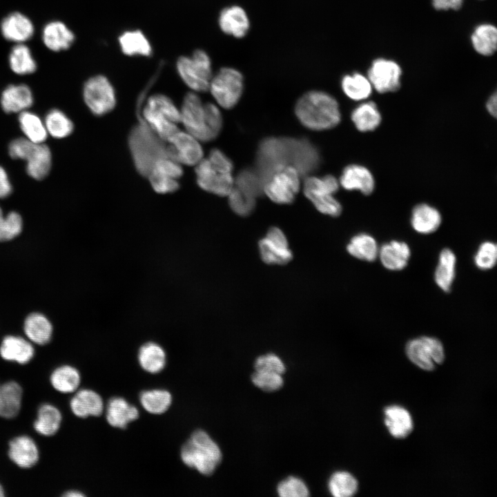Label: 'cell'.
I'll list each match as a JSON object with an SVG mask.
<instances>
[{
	"mask_svg": "<svg viewBox=\"0 0 497 497\" xmlns=\"http://www.w3.org/2000/svg\"><path fill=\"white\" fill-rule=\"evenodd\" d=\"M179 111L186 131L199 142L211 141L220 133L222 118L220 110L213 104H204L196 93L185 95Z\"/></svg>",
	"mask_w": 497,
	"mask_h": 497,
	"instance_id": "obj_1",
	"label": "cell"
},
{
	"mask_svg": "<svg viewBox=\"0 0 497 497\" xmlns=\"http://www.w3.org/2000/svg\"><path fill=\"white\" fill-rule=\"evenodd\" d=\"M295 114L306 128L322 130L337 126L340 121L339 106L330 95L321 91H310L298 101Z\"/></svg>",
	"mask_w": 497,
	"mask_h": 497,
	"instance_id": "obj_2",
	"label": "cell"
},
{
	"mask_svg": "<svg viewBox=\"0 0 497 497\" xmlns=\"http://www.w3.org/2000/svg\"><path fill=\"white\" fill-rule=\"evenodd\" d=\"M233 164L221 150H212L208 157L195 165L197 183L203 190L227 196L234 185Z\"/></svg>",
	"mask_w": 497,
	"mask_h": 497,
	"instance_id": "obj_3",
	"label": "cell"
},
{
	"mask_svg": "<svg viewBox=\"0 0 497 497\" xmlns=\"http://www.w3.org/2000/svg\"><path fill=\"white\" fill-rule=\"evenodd\" d=\"M128 146L135 166L144 177H147L157 160L168 157L166 142L143 121L130 131Z\"/></svg>",
	"mask_w": 497,
	"mask_h": 497,
	"instance_id": "obj_4",
	"label": "cell"
},
{
	"mask_svg": "<svg viewBox=\"0 0 497 497\" xmlns=\"http://www.w3.org/2000/svg\"><path fill=\"white\" fill-rule=\"evenodd\" d=\"M180 456L186 466L206 476L215 471L222 458L217 444L202 429L191 435L181 449Z\"/></svg>",
	"mask_w": 497,
	"mask_h": 497,
	"instance_id": "obj_5",
	"label": "cell"
},
{
	"mask_svg": "<svg viewBox=\"0 0 497 497\" xmlns=\"http://www.w3.org/2000/svg\"><path fill=\"white\" fill-rule=\"evenodd\" d=\"M142 115L143 122L166 142L179 130L180 111L165 95L150 96L144 107Z\"/></svg>",
	"mask_w": 497,
	"mask_h": 497,
	"instance_id": "obj_6",
	"label": "cell"
},
{
	"mask_svg": "<svg viewBox=\"0 0 497 497\" xmlns=\"http://www.w3.org/2000/svg\"><path fill=\"white\" fill-rule=\"evenodd\" d=\"M10 156L27 162V173L37 180L45 178L51 167V153L43 143L32 142L26 137L14 139L9 145Z\"/></svg>",
	"mask_w": 497,
	"mask_h": 497,
	"instance_id": "obj_7",
	"label": "cell"
},
{
	"mask_svg": "<svg viewBox=\"0 0 497 497\" xmlns=\"http://www.w3.org/2000/svg\"><path fill=\"white\" fill-rule=\"evenodd\" d=\"M294 139L268 138L260 144L256 159V170L264 181L274 171L291 166Z\"/></svg>",
	"mask_w": 497,
	"mask_h": 497,
	"instance_id": "obj_8",
	"label": "cell"
},
{
	"mask_svg": "<svg viewBox=\"0 0 497 497\" xmlns=\"http://www.w3.org/2000/svg\"><path fill=\"white\" fill-rule=\"evenodd\" d=\"M177 71L184 83L195 92H206L212 79L211 61L202 50H196L191 57L182 56L176 64Z\"/></svg>",
	"mask_w": 497,
	"mask_h": 497,
	"instance_id": "obj_9",
	"label": "cell"
},
{
	"mask_svg": "<svg viewBox=\"0 0 497 497\" xmlns=\"http://www.w3.org/2000/svg\"><path fill=\"white\" fill-rule=\"evenodd\" d=\"M339 184L332 175L323 177H310L304 184V193L320 213L337 217L341 214L342 206L333 197Z\"/></svg>",
	"mask_w": 497,
	"mask_h": 497,
	"instance_id": "obj_10",
	"label": "cell"
},
{
	"mask_svg": "<svg viewBox=\"0 0 497 497\" xmlns=\"http://www.w3.org/2000/svg\"><path fill=\"white\" fill-rule=\"evenodd\" d=\"M298 171L292 166H286L272 173L264 181L263 191L277 204H291L300 188Z\"/></svg>",
	"mask_w": 497,
	"mask_h": 497,
	"instance_id": "obj_11",
	"label": "cell"
},
{
	"mask_svg": "<svg viewBox=\"0 0 497 497\" xmlns=\"http://www.w3.org/2000/svg\"><path fill=\"white\" fill-rule=\"evenodd\" d=\"M208 90L220 106L231 108L242 95V75L234 68H222L212 77Z\"/></svg>",
	"mask_w": 497,
	"mask_h": 497,
	"instance_id": "obj_12",
	"label": "cell"
},
{
	"mask_svg": "<svg viewBox=\"0 0 497 497\" xmlns=\"http://www.w3.org/2000/svg\"><path fill=\"white\" fill-rule=\"evenodd\" d=\"M83 97L87 106L95 115H106L116 105L115 89L104 75H95L85 82Z\"/></svg>",
	"mask_w": 497,
	"mask_h": 497,
	"instance_id": "obj_13",
	"label": "cell"
},
{
	"mask_svg": "<svg viewBox=\"0 0 497 497\" xmlns=\"http://www.w3.org/2000/svg\"><path fill=\"white\" fill-rule=\"evenodd\" d=\"M409 359L426 371H432L445 359L442 342L436 338L423 336L413 339L406 346Z\"/></svg>",
	"mask_w": 497,
	"mask_h": 497,
	"instance_id": "obj_14",
	"label": "cell"
},
{
	"mask_svg": "<svg viewBox=\"0 0 497 497\" xmlns=\"http://www.w3.org/2000/svg\"><path fill=\"white\" fill-rule=\"evenodd\" d=\"M402 74V68L396 61L380 57L372 61L367 77L378 92L386 93L400 88Z\"/></svg>",
	"mask_w": 497,
	"mask_h": 497,
	"instance_id": "obj_15",
	"label": "cell"
},
{
	"mask_svg": "<svg viewBox=\"0 0 497 497\" xmlns=\"http://www.w3.org/2000/svg\"><path fill=\"white\" fill-rule=\"evenodd\" d=\"M168 157L181 165L195 166L203 159L199 141L186 131L178 130L166 141Z\"/></svg>",
	"mask_w": 497,
	"mask_h": 497,
	"instance_id": "obj_16",
	"label": "cell"
},
{
	"mask_svg": "<svg viewBox=\"0 0 497 497\" xmlns=\"http://www.w3.org/2000/svg\"><path fill=\"white\" fill-rule=\"evenodd\" d=\"M260 257L267 264L284 265L293 259L284 232L277 227H271L258 242Z\"/></svg>",
	"mask_w": 497,
	"mask_h": 497,
	"instance_id": "obj_17",
	"label": "cell"
},
{
	"mask_svg": "<svg viewBox=\"0 0 497 497\" xmlns=\"http://www.w3.org/2000/svg\"><path fill=\"white\" fill-rule=\"evenodd\" d=\"M0 30L5 39L15 44L25 43L33 36L35 27L27 16L19 12H13L2 19Z\"/></svg>",
	"mask_w": 497,
	"mask_h": 497,
	"instance_id": "obj_18",
	"label": "cell"
},
{
	"mask_svg": "<svg viewBox=\"0 0 497 497\" xmlns=\"http://www.w3.org/2000/svg\"><path fill=\"white\" fill-rule=\"evenodd\" d=\"M41 39L48 49L53 52H60L71 47L75 36L64 22L52 21L43 28Z\"/></svg>",
	"mask_w": 497,
	"mask_h": 497,
	"instance_id": "obj_19",
	"label": "cell"
},
{
	"mask_svg": "<svg viewBox=\"0 0 497 497\" xmlns=\"http://www.w3.org/2000/svg\"><path fill=\"white\" fill-rule=\"evenodd\" d=\"M342 186L348 191H359L364 195H370L375 188V179L366 167L352 164L342 171L340 179Z\"/></svg>",
	"mask_w": 497,
	"mask_h": 497,
	"instance_id": "obj_20",
	"label": "cell"
},
{
	"mask_svg": "<svg viewBox=\"0 0 497 497\" xmlns=\"http://www.w3.org/2000/svg\"><path fill=\"white\" fill-rule=\"evenodd\" d=\"M218 23L225 34L236 38L244 37L249 29V20L244 10L238 6L225 8L220 14Z\"/></svg>",
	"mask_w": 497,
	"mask_h": 497,
	"instance_id": "obj_21",
	"label": "cell"
},
{
	"mask_svg": "<svg viewBox=\"0 0 497 497\" xmlns=\"http://www.w3.org/2000/svg\"><path fill=\"white\" fill-rule=\"evenodd\" d=\"M8 456L21 468H30L39 460V451L35 441L29 436H20L9 442Z\"/></svg>",
	"mask_w": 497,
	"mask_h": 497,
	"instance_id": "obj_22",
	"label": "cell"
},
{
	"mask_svg": "<svg viewBox=\"0 0 497 497\" xmlns=\"http://www.w3.org/2000/svg\"><path fill=\"white\" fill-rule=\"evenodd\" d=\"M139 417L136 407L121 397H113L106 405V418L108 423L116 428L125 429L130 422Z\"/></svg>",
	"mask_w": 497,
	"mask_h": 497,
	"instance_id": "obj_23",
	"label": "cell"
},
{
	"mask_svg": "<svg viewBox=\"0 0 497 497\" xmlns=\"http://www.w3.org/2000/svg\"><path fill=\"white\" fill-rule=\"evenodd\" d=\"M72 413L77 417L99 416L104 411V402L97 392L90 389L78 391L70 402Z\"/></svg>",
	"mask_w": 497,
	"mask_h": 497,
	"instance_id": "obj_24",
	"label": "cell"
},
{
	"mask_svg": "<svg viewBox=\"0 0 497 497\" xmlns=\"http://www.w3.org/2000/svg\"><path fill=\"white\" fill-rule=\"evenodd\" d=\"M32 103V91L25 84L8 86L4 89L1 97V107L8 113L26 110Z\"/></svg>",
	"mask_w": 497,
	"mask_h": 497,
	"instance_id": "obj_25",
	"label": "cell"
},
{
	"mask_svg": "<svg viewBox=\"0 0 497 497\" xmlns=\"http://www.w3.org/2000/svg\"><path fill=\"white\" fill-rule=\"evenodd\" d=\"M378 255L386 269L400 271L407 265L411 251L407 243L393 240L382 246L379 249Z\"/></svg>",
	"mask_w": 497,
	"mask_h": 497,
	"instance_id": "obj_26",
	"label": "cell"
},
{
	"mask_svg": "<svg viewBox=\"0 0 497 497\" xmlns=\"http://www.w3.org/2000/svg\"><path fill=\"white\" fill-rule=\"evenodd\" d=\"M0 355L6 360L23 364L34 355L32 344L19 336L8 335L3 338L0 347Z\"/></svg>",
	"mask_w": 497,
	"mask_h": 497,
	"instance_id": "obj_27",
	"label": "cell"
},
{
	"mask_svg": "<svg viewBox=\"0 0 497 497\" xmlns=\"http://www.w3.org/2000/svg\"><path fill=\"white\" fill-rule=\"evenodd\" d=\"M320 156L317 149L306 139H295L292 166L300 175L313 171L319 165Z\"/></svg>",
	"mask_w": 497,
	"mask_h": 497,
	"instance_id": "obj_28",
	"label": "cell"
},
{
	"mask_svg": "<svg viewBox=\"0 0 497 497\" xmlns=\"http://www.w3.org/2000/svg\"><path fill=\"white\" fill-rule=\"evenodd\" d=\"M442 217L440 212L427 204L416 205L411 213V224L413 228L421 234H429L440 226Z\"/></svg>",
	"mask_w": 497,
	"mask_h": 497,
	"instance_id": "obj_29",
	"label": "cell"
},
{
	"mask_svg": "<svg viewBox=\"0 0 497 497\" xmlns=\"http://www.w3.org/2000/svg\"><path fill=\"white\" fill-rule=\"evenodd\" d=\"M384 423L390 433L396 438L407 437L413 429V422L409 413L399 406L385 408Z\"/></svg>",
	"mask_w": 497,
	"mask_h": 497,
	"instance_id": "obj_30",
	"label": "cell"
},
{
	"mask_svg": "<svg viewBox=\"0 0 497 497\" xmlns=\"http://www.w3.org/2000/svg\"><path fill=\"white\" fill-rule=\"evenodd\" d=\"M471 43L475 51L488 57L494 54L497 48V29L491 23L477 26L471 35Z\"/></svg>",
	"mask_w": 497,
	"mask_h": 497,
	"instance_id": "obj_31",
	"label": "cell"
},
{
	"mask_svg": "<svg viewBox=\"0 0 497 497\" xmlns=\"http://www.w3.org/2000/svg\"><path fill=\"white\" fill-rule=\"evenodd\" d=\"M121 52L128 56L149 57L153 49L145 35L139 30H126L118 37Z\"/></svg>",
	"mask_w": 497,
	"mask_h": 497,
	"instance_id": "obj_32",
	"label": "cell"
},
{
	"mask_svg": "<svg viewBox=\"0 0 497 497\" xmlns=\"http://www.w3.org/2000/svg\"><path fill=\"white\" fill-rule=\"evenodd\" d=\"M138 361L144 371L150 373H157L164 369L166 355L160 345L155 342H147L139 350Z\"/></svg>",
	"mask_w": 497,
	"mask_h": 497,
	"instance_id": "obj_33",
	"label": "cell"
},
{
	"mask_svg": "<svg viewBox=\"0 0 497 497\" xmlns=\"http://www.w3.org/2000/svg\"><path fill=\"white\" fill-rule=\"evenodd\" d=\"M456 257L449 248L441 251L435 271L434 280L436 284L445 292H449L455 277Z\"/></svg>",
	"mask_w": 497,
	"mask_h": 497,
	"instance_id": "obj_34",
	"label": "cell"
},
{
	"mask_svg": "<svg viewBox=\"0 0 497 497\" xmlns=\"http://www.w3.org/2000/svg\"><path fill=\"white\" fill-rule=\"evenodd\" d=\"M24 332L33 342L43 345L51 338L52 327L49 320L42 314H30L24 322Z\"/></svg>",
	"mask_w": 497,
	"mask_h": 497,
	"instance_id": "obj_35",
	"label": "cell"
},
{
	"mask_svg": "<svg viewBox=\"0 0 497 497\" xmlns=\"http://www.w3.org/2000/svg\"><path fill=\"white\" fill-rule=\"evenodd\" d=\"M351 119L358 130L368 132L375 130L380 125L382 117L377 105L373 101H367L352 111Z\"/></svg>",
	"mask_w": 497,
	"mask_h": 497,
	"instance_id": "obj_36",
	"label": "cell"
},
{
	"mask_svg": "<svg viewBox=\"0 0 497 497\" xmlns=\"http://www.w3.org/2000/svg\"><path fill=\"white\" fill-rule=\"evenodd\" d=\"M10 69L19 75L32 74L37 69V63L30 48L25 43H16L8 55Z\"/></svg>",
	"mask_w": 497,
	"mask_h": 497,
	"instance_id": "obj_37",
	"label": "cell"
},
{
	"mask_svg": "<svg viewBox=\"0 0 497 497\" xmlns=\"http://www.w3.org/2000/svg\"><path fill=\"white\" fill-rule=\"evenodd\" d=\"M347 250L353 257L367 262L375 260L379 251L376 240L367 233L354 235L347 244Z\"/></svg>",
	"mask_w": 497,
	"mask_h": 497,
	"instance_id": "obj_38",
	"label": "cell"
},
{
	"mask_svg": "<svg viewBox=\"0 0 497 497\" xmlns=\"http://www.w3.org/2000/svg\"><path fill=\"white\" fill-rule=\"evenodd\" d=\"M61 422V414L59 409L50 404H43L38 410L34 428L41 435L51 436L58 431Z\"/></svg>",
	"mask_w": 497,
	"mask_h": 497,
	"instance_id": "obj_39",
	"label": "cell"
},
{
	"mask_svg": "<svg viewBox=\"0 0 497 497\" xmlns=\"http://www.w3.org/2000/svg\"><path fill=\"white\" fill-rule=\"evenodd\" d=\"M341 86L344 94L355 101L367 99L373 90L368 77L359 72L344 76Z\"/></svg>",
	"mask_w": 497,
	"mask_h": 497,
	"instance_id": "obj_40",
	"label": "cell"
},
{
	"mask_svg": "<svg viewBox=\"0 0 497 497\" xmlns=\"http://www.w3.org/2000/svg\"><path fill=\"white\" fill-rule=\"evenodd\" d=\"M81 378L77 369L72 366L64 365L57 368L50 376L52 387L61 393H72L80 384Z\"/></svg>",
	"mask_w": 497,
	"mask_h": 497,
	"instance_id": "obj_41",
	"label": "cell"
},
{
	"mask_svg": "<svg viewBox=\"0 0 497 497\" xmlns=\"http://www.w3.org/2000/svg\"><path fill=\"white\" fill-rule=\"evenodd\" d=\"M139 401L143 408L152 414L166 412L172 403V396L164 389L144 391L139 394Z\"/></svg>",
	"mask_w": 497,
	"mask_h": 497,
	"instance_id": "obj_42",
	"label": "cell"
},
{
	"mask_svg": "<svg viewBox=\"0 0 497 497\" xmlns=\"http://www.w3.org/2000/svg\"><path fill=\"white\" fill-rule=\"evenodd\" d=\"M19 122L21 130L30 141L41 144L46 139L48 133L45 124L35 113L27 110L21 112Z\"/></svg>",
	"mask_w": 497,
	"mask_h": 497,
	"instance_id": "obj_43",
	"label": "cell"
},
{
	"mask_svg": "<svg viewBox=\"0 0 497 497\" xmlns=\"http://www.w3.org/2000/svg\"><path fill=\"white\" fill-rule=\"evenodd\" d=\"M357 480L349 472L339 471L333 474L328 482V489L335 497H349L358 491Z\"/></svg>",
	"mask_w": 497,
	"mask_h": 497,
	"instance_id": "obj_44",
	"label": "cell"
},
{
	"mask_svg": "<svg viewBox=\"0 0 497 497\" xmlns=\"http://www.w3.org/2000/svg\"><path fill=\"white\" fill-rule=\"evenodd\" d=\"M47 133L55 138H64L73 130L72 121L61 110H51L45 119Z\"/></svg>",
	"mask_w": 497,
	"mask_h": 497,
	"instance_id": "obj_45",
	"label": "cell"
},
{
	"mask_svg": "<svg viewBox=\"0 0 497 497\" xmlns=\"http://www.w3.org/2000/svg\"><path fill=\"white\" fill-rule=\"evenodd\" d=\"M228 202L231 209L238 215L247 216L254 210L255 197L254 195L233 185L229 194Z\"/></svg>",
	"mask_w": 497,
	"mask_h": 497,
	"instance_id": "obj_46",
	"label": "cell"
},
{
	"mask_svg": "<svg viewBox=\"0 0 497 497\" xmlns=\"http://www.w3.org/2000/svg\"><path fill=\"white\" fill-rule=\"evenodd\" d=\"M264 181L256 170H244L234 181V185L257 197L263 191Z\"/></svg>",
	"mask_w": 497,
	"mask_h": 497,
	"instance_id": "obj_47",
	"label": "cell"
},
{
	"mask_svg": "<svg viewBox=\"0 0 497 497\" xmlns=\"http://www.w3.org/2000/svg\"><path fill=\"white\" fill-rule=\"evenodd\" d=\"M22 230V219L17 212H10L6 217L0 208V241H8L17 236Z\"/></svg>",
	"mask_w": 497,
	"mask_h": 497,
	"instance_id": "obj_48",
	"label": "cell"
},
{
	"mask_svg": "<svg viewBox=\"0 0 497 497\" xmlns=\"http://www.w3.org/2000/svg\"><path fill=\"white\" fill-rule=\"evenodd\" d=\"M277 491L281 497H306L309 495L306 484L295 476H289L280 481Z\"/></svg>",
	"mask_w": 497,
	"mask_h": 497,
	"instance_id": "obj_49",
	"label": "cell"
},
{
	"mask_svg": "<svg viewBox=\"0 0 497 497\" xmlns=\"http://www.w3.org/2000/svg\"><path fill=\"white\" fill-rule=\"evenodd\" d=\"M497 260V246L492 242H483L474 256L476 266L481 270L492 269Z\"/></svg>",
	"mask_w": 497,
	"mask_h": 497,
	"instance_id": "obj_50",
	"label": "cell"
},
{
	"mask_svg": "<svg viewBox=\"0 0 497 497\" xmlns=\"http://www.w3.org/2000/svg\"><path fill=\"white\" fill-rule=\"evenodd\" d=\"M251 381L258 388L269 392L280 389L284 384L281 374L258 371L251 375Z\"/></svg>",
	"mask_w": 497,
	"mask_h": 497,
	"instance_id": "obj_51",
	"label": "cell"
},
{
	"mask_svg": "<svg viewBox=\"0 0 497 497\" xmlns=\"http://www.w3.org/2000/svg\"><path fill=\"white\" fill-rule=\"evenodd\" d=\"M255 371L275 373L282 375L285 365L282 359L275 353H269L257 357L254 363Z\"/></svg>",
	"mask_w": 497,
	"mask_h": 497,
	"instance_id": "obj_52",
	"label": "cell"
},
{
	"mask_svg": "<svg viewBox=\"0 0 497 497\" xmlns=\"http://www.w3.org/2000/svg\"><path fill=\"white\" fill-rule=\"evenodd\" d=\"M464 0H431L432 5L438 10H458L463 4Z\"/></svg>",
	"mask_w": 497,
	"mask_h": 497,
	"instance_id": "obj_53",
	"label": "cell"
},
{
	"mask_svg": "<svg viewBox=\"0 0 497 497\" xmlns=\"http://www.w3.org/2000/svg\"><path fill=\"white\" fill-rule=\"evenodd\" d=\"M12 186L8 179L6 171L0 166V198H5L10 195Z\"/></svg>",
	"mask_w": 497,
	"mask_h": 497,
	"instance_id": "obj_54",
	"label": "cell"
},
{
	"mask_svg": "<svg viewBox=\"0 0 497 497\" xmlns=\"http://www.w3.org/2000/svg\"><path fill=\"white\" fill-rule=\"evenodd\" d=\"M497 97H496V93L494 92L493 95H491L489 98L488 99L487 104H486V108L489 113L496 117V110H497Z\"/></svg>",
	"mask_w": 497,
	"mask_h": 497,
	"instance_id": "obj_55",
	"label": "cell"
},
{
	"mask_svg": "<svg viewBox=\"0 0 497 497\" xmlns=\"http://www.w3.org/2000/svg\"><path fill=\"white\" fill-rule=\"evenodd\" d=\"M4 414V394L1 384H0V416L3 418Z\"/></svg>",
	"mask_w": 497,
	"mask_h": 497,
	"instance_id": "obj_56",
	"label": "cell"
},
{
	"mask_svg": "<svg viewBox=\"0 0 497 497\" xmlns=\"http://www.w3.org/2000/svg\"><path fill=\"white\" fill-rule=\"evenodd\" d=\"M63 496L65 497H82L85 495L78 491H68L66 492Z\"/></svg>",
	"mask_w": 497,
	"mask_h": 497,
	"instance_id": "obj_57",
	"label": "cell"
},
{
	"mask_svg": "<svg viewBox=\"0 0 497 497\" xmlns=\"http://www.w3.org/2000/svg\"><path fill=\"white\" fill-rule=\"evenodd\" d=\"M4 496V491L2 486L0 485V497Z\"/></svg>",
	"mask_w": 497,
	"mask_h": 497,
	"instance_id": "obj_58",
	"label": "cell"
}]
</instances>
